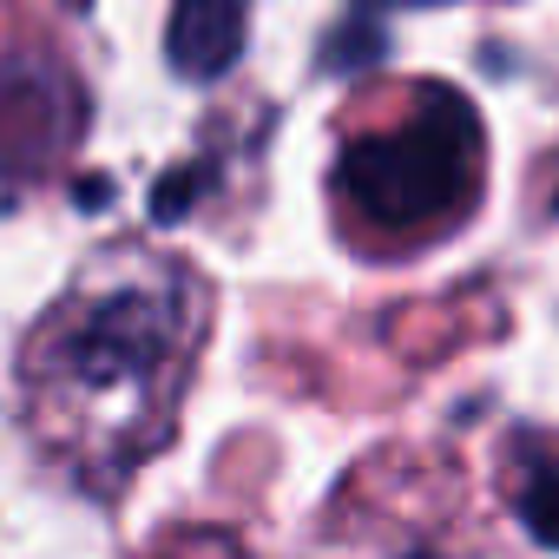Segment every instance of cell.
<instances>
[{"label":"cell","mask_w":559,"mask_h":559,"mask_svg":"<svg viewBox=\"0 0 559 559\" xmlns=\"http://www.w3.org/2000/svg\"><path fill=\"white\" fill-rule=\"evenodd\" d=\"M198 284L171 263H132L112 284L67 297L47 330L27 343V382L47 402V421L86 448V461L126 467L145 454L185 382L198 343Z\"/></svg>","instance_id":"6da1fadb"},{"label":"cell","mask_w":559,"mask_h":559,"mask_svg":"<svg viewBox=\"0 0 559 559\" xmlns=\"http://www.w3.org/2000/svg\"><path fill=\"white\" fill-rule=\"evenodd\" d=\"M513 513L539 546H559V441L526 435L513 448Z\"/></svg>","instance_id":"5b68a950"},{"label":"cell","mask_w":559,"mask_h":559,"mask_svg":"<svg viewBox=\"0 0 559 559\" xmlns=\"http://www.w3.org/2000/svg\"><path fill=\"white\" fill-rule=\"evenodd\" d=\"M474 191H480V119L448 86H421L402 126L369 132L336 158V198L376 237H428L467 217Z\"/></svg>","instance_id":"7a4b0ae2"},{"label":"cell","mask_w":559,"mask_h":559,"mask_svg":"<svg viewBox=\"0 0 559 559\" xmlns=\"http://www.w3.org/2000/svg\"><path fill=\"white\" fill-rule=\"evenodd\" d=\"M250 27V0H178L171 14V67L191 80H217L237 67Z\"/></svg>","instance_id":"277c9868"},{"label":"cell","mask_w":559,"mask_h":559,"mask_svg":"<svg viewBox=\"0 0 559 559\" xmlns=\"http://www.w3.org/2000/svg\"><path fill=\"white\" fill-rule=\"evenodd\" d=\"M80 112V86L53 60H0V171H40L53 152H67Z\"/></svg>","instance_id":"3957f363"}]
</instances>
